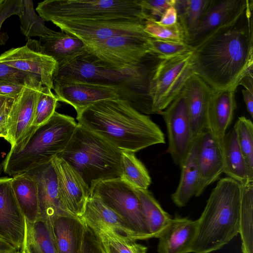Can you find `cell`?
I'll list each match as a JSON object with an SVG mask.
<instances>
[{"label": "cell", "instance_id": "603a6c76", "mask_svg": "<svg viewBox=\"0 0 253 253\" xmlns=\"http://www.w3.org/2000/svg\"><path fill=\"white\" fill-rule=\"evenodd\" d=\"M197 163L199 182L195 197L200 196L223 173V152L207 129L199 136Z\"/></svg>", "mask_w": 253, "mask_h": 253}, {"label": "cell", "instance_id": "9c48e42d", "mask_svg": "<svg viewBox=\"0 0 253 253\" xmlns=\"http://www.w3.org/2000/svg\"><path fill=\"white\" fill-rule=\"evenodd\" d=\"M193 50L159 61L150 79L149 94L154 114L162 112L180 93L194 73Z\"/></svg>", "mask_w": 253, "mask_h": 253}, {"label": "cell", "instance_id": "7dc6e473", "mask_svg": "<svg viewBox=\"0 0 253 253\" xmlns=\"http://www.w3.org/2000/svg\"><path fill=\"white\" fill-rule=\"evenodd\" d=\"M159 25L164 26H171L178 22L177 11L174 6L168 8L162 14L159 20H156Z\"/></svg>", "mask_w": 253, "mask_h": 253}, {"label": "cell", "instance_id": "ba28073f", "mask_svg": "<svg viewBox=\"0 0 253 253\" xmlns=\"http://www.w3.org/2000/svg\"><path fill=\"white\" fill-rule=\"evenodd\" d=\"M58 101L66 103L78 112L103 100L122 99L143 114H154L149 95L130 84L53 80V89Z\"/></svg>", "mask_w": 253, "mask_h": 253}, {"label": "cell", "instance_id": "e575fe53", "mask_svg": "<svg viewBox=\"0 0 253 253\" xmlns=\"http://www.w3.org/2000/svg\"><path fill=\"white\" fill-rule=\"evenodd\" d=\"M23 10L19 16L20 32L28 39L33 37L45 38L52 34L54 31L47 28L44 20L34 9L32 0H22Z\"/></svg>", "mask_w": 253, "mask_h": 253}, {"label": "cell", "instance_id": "681fc988", "mask_svg": "<svg viewBox=\"0 0 253 253\" xmlns=\"http://www.w3.org/2000/svg\"><path fill=\"white\" fill-rule=\"evenodd\" d=\"M18 252L12 245L0 238V253H16Z\"/></svg>", "mask_w": 253, "mask_h": 253}, {"label": "cell", "instance_id": "f907efd6", "mask_svg": "<svg viewBox=\"0 0 253 253\" xmlns=\"http://www.w3.org/2000/svg\"><path fill=\"white\" fill-rule=\"evenodd\" d=\"M100 241V240H99ZM104 253H119L110 245L100 241Z\"/></svg>", "mask_w": 253, "mask_h": 253}, {"label": "cell", "instance_id": "4dcf8cb0", "mask_svg": "<svg viewBox=\"0 0 253 253\" xmlns=\"http://www.w3.org/2000/svg\"><path fill=\"white\" fill-rule=\"evenodd\" d=\"M141 211L152 238H157L171 219L148 190L134 189Z\"/></svg>", "mask_w": 253, "mask_h": 253}, {"label": "cell", "instance_id": "816d5d0a", "mask_svg": "<svg viewBox=\"0 0 253 253\" xmlns=\"http://www.w3.org/2000/svg\"><path fill=\"white\" fill-rule=\"evenodd\" d=\"M9 97H11L0 95V109L3 105L6 100Z\"/></svg>", "mask_w": 253, "mask_h": 253}, {"label": "cell", "instance_id": "f546056e", "mask_svg": "<svg viewBox=\"0 0 253 253\" xmlns=\"http://www.w3.org/2000/svg\"><path fill=\"white\" fill-rule=\"evenodd\" d=\"M13 192L24 216L31 222L39 218V200L36 183L27 173L11 177Z\"/></svg>", "mask_w": 253, "mask_h": 253}, {"label": "cell", "instance_id": "ee69618b", "mask_svg": "<svg viewBox=\"0 0 253 253\" xmlns=\"http://www.w3.org/2000/svg\"><path fill=\"white\" fill-rule=\"evenodd\" d=\"M81 253H104L98 237L86 225Z\"/></svg>", "mask_w": 253, "mask_h": 253}, {"label": "cell", "instance_id": "9a60e30c", "mask_svg": "<svg viewBox=\"0 0 253 253\" xmlns=\"http://www.w3.org/2000/svg\"><path fill=\"white\" fill-rule=\"evenodd\" d=\"M51 162L64 208L70 214L80 217L90 196L88 187L79 173L62 158L56 156Z\"/></svg>", "mask_w": 253, "mask_h": 253}, {"label": "cell", "instance_id": "cb8c5ba5", "mask_svg": "<svg viewBox=\"0 0 253 253\" xmlns=\"http://www.w3.org/2000/svg\"><path fill=\"white\" fill-rule=\"evenodd\" d=\"M197 220L175 217L160 233L157 238L158 253H189L195 240Z\"/></svg>", "mask_w": 253, "mask_h": 253}, {"label": "cell", "instance_id": "7c38bea8", "mask_svg": "<svg viewBox=\"0 0 253 253\" xmlns=\"http://www.w3.org/2000/svg\"><path fill=\"white\" fill-rule=\"evenodd\" d=\"M144 21L138 20H63L52 22L62 31L73 35L85 44L118 36L147 35Z\"/></svg>", "mask_w": 253, "mask_h": 253}, {"label": "cell", "instance_id": "f6af8a7d", "mask_svg": "<svg viewBox=\"0 0 253 253\" xmlns=\"http://www.w3.org/2000/svg\"><path fill=\"white\" fill-rule=\"evenodd\" d=\"M14 98H8L0 109V138L7 140L8 123L10 111Z\"/></svg>", "mask_w": 253, "mask_h": 253}, {"label": "cell", "instance_id": "d4e9b609", "mask_svg": "<svg viewBox=\"0 0 253 253\" xmlns=\"http://www.w3.org/2000/svg\"><path fill=\"white\" fill-rule=\"evenodd\" d=\"M248 0H212L201 23L187 38L193 47L210 33L238 15Z\"/></svg>", "mask_w": 253, "mask_h": 253}, {"label": "cell", "instance_id": "30bf717a", "mask_svg": "<svg viewBox=\"0 0 253 253\" xmlns=\"http://www.w3.org/2000/svg\"><path fill=\"white\" fill-rule=\"evenodd\" d=\"M91 195L99 197L142 240L152 238L134 189L124 180L120 178L100 181L91 190Z\"/></svg>", "mask_w": 253, "mask_h": 253}, {"label": "cell", "instance_id": "bcb514c9", "mask_svg": "<svg viewBox=\"0 0 253 253\" xmlns=\"http://www.w3.org/2000/svg\"><path fill=\"white\" fill-rule=\"evenodd\" d=\"M26 83L21 84L9 82H0V95L15 98L21 92Z\"/></svg>", "mask_w": 253, "mask_h": 253}, {"label": "cell", "instance_id": "f35d334b", "mask_svg": "<svg viewBox=\"0 0 253 253\" xmlns=\"http://www.w3.org/2000/svg\"><path fill=\"white\" fill-rule=\"evenodd\" d=\"M58 102L51 89L43 86L37 101L32 126L38 127L46 123L55 112Z\"/></svg>", "mask_w": 253, "mask_h": 253}, {"label": "cell", "instance_id": "74e56055", "mask_svg": "<svg viewBox=\"0 0 253 253\" xmlns=\"http://www.w3.org/2000/svg\"><path fill=\"white\" fill-rule=\"evenodd\" d=\"M99 240L111 246L119 253H147L146 247L109 230L93 231Z\"/></svg>", "mask_w": 253, "mask_h": 253}, {"label": "cell", "instance_id": "ab89813d", "mask_svg": "<svg viewBox=\"0 0 253 253\" xmlns=\"http://www.w3.org/2000/svg\"><path fill=\"white\" fill-rule=\"evenodd\" d=\"M150 50L160 58L174 57L193 50V47L184 42L165 41L150 38Z\"/></svg>", "mask_w": 253, "mask_h": 253}, {"label": "cell", "instance_id": "b9f144b4", "mask_svg": "<svg viewBox=\"0 0 253 253\" xmlns=\"http://www.w3.org/2000/svg\"><path fill=\"white\" fill-rule=\"evenodd\" d=\"M36 79L40 81V79L34 74L19 71L0 62V83L9 82L25 84Z\"/></svg>", "mask_w": 253, "mask_h": 253}, {"label": "cell", "instance_id": "6da1fadb", "mask_svg": "<svg viewBox=\"0 0 253 253\" xmlns=\"http://www.w3.org/2000/svg\"><path fill=\"white\" fill-rule=\"evenodd\" d=\"M253 0L193 46L194 73L213 90L237 89L253 71Z\"/></svg>", "mask_w": 253, "mask_h": 253}, {"label": "cell", "instance_id": "44dd1931", "mask_svg": "<svg viewBox=\"0 0 253 253\" xmlns=\"http://www.w3.org/2000/svg\"><path fill=\"white\" fill-rule=\"evenodd\" d=\"M236 89L213 90L209 106L206 129L222 152L226 130L232 122L237 107L235 97Z\"/></svg>", "mask_w": 253, "mask_h": 253}, {"label": "cell", "instance_id": "f1b7e54d", "mask_svg": "<svg viewBox=\"0 0 253 253\" xmlns=\"http://www.w3.org/2000/svg\"><path fill=\"white\" fill-rule=\"evenodd\" d=\"M223 173L240 184L253 182L238 144L233 128L226 134L223 150Z\"/></svg>", "mask_w": 253, "mask_h": 253}, {"label": "cell", "instance_id": "c3c4849f", "mask_svg": "<svg viewBox=\"0 0 253 253\" xmlns=\"http://www.w3.org/2000/svg\"><path fill=\"white\" fill-rule=\"evenodd\" d=\"M245 88L242 92L247 111L250 116L253 118V84L245 85Z\"/></svg>", "mask_w": 253, "mask_h": 253}, {"label": "cell", "instance_id": "8d00e7d4", "mask_svg": "<svg viewBox=\"0 0 253 253\" xmlns=\"http://www.w3.org/2000/svg\"><path fill=\"white\" fill-rule=\"evenodd\" d=\"M144 31L150 38L186 42V33L178 20L171 26L160 25L156 22V20H147L144 22Z\"/></svg>", "mask_w": 253, "mask_h": 253}, {"label": "cell", "instance_id": "3957f363", "mask_svg": "<svg viewBox=\"0 0 253 253\" xmlns=\"http://www.w3.org/2000/svg\"><path fill=\"white\" fill-rule=\"evenodd\" d=\"M241 185L228 177L218 180L200 217L192 253H211L239 233Z\"/></svg>", "mask_w": 253, "mask_h": 253}, {"label": "cell", "instance_id": "2e32d148", "mask_svg": "<svg viewBox=\"0 0 253 253\" xmlns=\"http://www.w3.org/2000/svg\"><path fill=\"white\" fill-rule=\"evenodd\" d=\"M25 233V216L11 185V177L0 178V238L20 252Z\"/></svg>", "mask_w": 253, "mask_h": 253}, {"label": "cell", "instance_id": "4fadbf2b", "mask_svg": "<svg viewBox=\"0 0 253 253\" xmlns=\"http://www.w3.org/2000/svg\"><path fill=\"white\" fill-rule=\"evenodd\" d=\"M166 125L168 147L166 152L180 167L195 140L185 100L181 92L162 112Z\"/></svg>", "mask_w": 253, "mask_h": 253}, {"label": "cell", "instance_id": "5b68a950", "mask_svg": "<svg viewBox=\"0 0 253 253\" xmlns=\"http://www.w3.org/2000/svg\"><path fill=\"white\" fill-rule=\"evenodd\" d=\"M121 155L122 150L78 123L67 147L57 156L79 173L90 195L97 183L121 177Z\"/></svg>", "mask_w": 253, "mask_h": 253}, {"label": "cell", "instance_id": "8992f818", "mask_svg": "<svg viewBox=\"0 0 253 253\" xmlns=\"http://www.w3.org/2000/svg\"><path fill=\"white\" fill-rule=\"evenodd\" d=\"M44 21L155 20L139 0H45L36 8Z\"/></svg>", "mask_w": 253, "mask_h": 253}, {"label": "cell", "instance_id": "5bb4252c", "mask_svg": "<svg viewBox=\"0 0 253 253\" xmlns=\"http://www.w3.org/2000/svg\"><path fill=\"white\" fill-rule=\"evenodd\" d=\"M43 85L38 80L27 82L12 105L7 141L14 147L21 142L32 127L36 107Z\"/></svg>", "mask_w": 253, "mask_h": 253}, {"label": "cell", "instance_id": "ffe728a7", "mask_svg": "<svg viewBox=\"0 0 253 253\" xmlns=\"http://www.w3.org/2000/svg\"><path fill=\"white\" fill-rule=\"evenodd\" d=\"M80 218L93 231L109 230L132 240H142L119 214L97 196L91 195L88 198Z\"/></svg>", "mask_w": 253, "mask_h": 253}, {"label": "cell", "instance_id": "e0dca14e", "mask_svg": "<svg viewBox=\"0 0 253 253\" xmlns=\"http://www.w3.org/2000/svg\"><path fill=\"white\" fill-rule=\"evenodd\" d=\"M35 180L39 200V218L52 221L71 214L64 208L59 196L56 172L52 162L27 172Z\"/></svg>", "mask_w": 253, "mask_h": 253}, {"label": "cell", "instance_id": "11a10c76", "mask_svg": "<svg viewBox=\"0 0 253 253\" xmlns=\"http://www.w3.org/2000/svg\"><path fill=\"white\" fill-rule=\"evenodd\" d=\"M20 253H23V252H21V251H20Z\"/></svg>", "mask_w": 253, "mask_h": 253}, {"label": "cell", "instance_id": "d6a6232c", "mask_svg": "<svg viewBox=\"0 0 253 253\" xmlns=\"http://www.w3.org/2000/svg\"><path fill=\"white\" fill-rule=\"evenodd\" d=\"M121 178L132 188L147 190L151 184L150 174L144 164L135 156V153L122 151Z\"/></svg>", "mask_w": 253, "mask_h": 253}, {"label": "cell", "instance_id": "7bdbcfd3", "mask_svg": "<svg viewBox=\"0 0 253 253\" xmlns=\"http://www.w3.org/2000/svg\"><path fill=\"white\" fill-rule=\"evenodd\" d=\"M142 7L153 18L157 20L169 7L174 6L176 0H139Z\"/></svg>", "mask_w": 253, "mask_h": 253}, {"label": "cell", "instance_id": "d590c367", "mask_svg": "<svg viewBox=\"0 0 253 253\" xmlns=\"http://www.w3.org/2000/svg\"><path fill=\"white\" fill-rule=\"evenodd\" d=\"M249 173L253 177V124L244 116L239 117L233 128Z\"/></svg>", "mask_w": 253, "mask_h": 253}, {"label": "cell", "instance_id": "db71d44e", "mask_svg": "<svg viewBox=\"0 0 253 253\" xmlns=\"http://www.w3.org/2000/svg\"><path fill=\"white\" fill-rule=\"evenodd\" d=\"M2 1V0H0V4L1 3V2Z\"/></svg>", "mask_w": 253, "mask_h": 253}, {"label": "cell", "instance_id": "7a4b0ae2", "mask_svg": "<svg viewBox=\"0 0 253 253\" xmlns=\"http://www.w3.org/2000/svg\"><path fill=\"white\" fill-rule=\"evenodd\" d=\"M78 123L122 151L134 153L165 143V135L149 116L122 99L96 102L77 112Z\"/></svg>", "mask_w": 253, "mask_h": 253}, {"label": "cell", "instance_id": "7402d4cb", "mask_svg": "<svg viewBox=\"0 0 253 253\" xmlns=\"http://www.w3.org/2000/svg\"><path fill=\"white\" fill-rule=\"evenodd\" d=\"M184 96L194 139L206 129L207 116L213 89L199 76L193 74L181 92Z\"/></svg>", "mask_w": 253, "mask_h": 253}, {"label": "cell", "instance_id": "60d3db41", "mask_svg": "<svg viewBox=\"0 0 253 253\" xmlns=\"http://www.w3.org/2000/svg\"><path fill=\"white\" fill-rule=\"evenodd\" d=\"M23 10L22 0H2L0 4V30L4 21L13 15L19 16ZM8 38L6 33L0 32V45L5 43Z\"/></svg>", "mask_w": 253, "mask_h": 253}, {"label": "cell", "instance_id": "8fae6325", "mask_svg": "<svg viewBox=\"0 0 253 253\" xmlns=\"http://www.w3.org/2000/svg\"><path fill=\"white\" fill-rule=\"evenodd\" d=\"M53 80L132 85L148 93L149 81L115 71L93 54L87 52L56 70Z\"/></svg>", "mask_w": 253, "mask_h": 253}, {"label": "cell", "instance_id": "52a82bcc", "mask_svg": "<svg viewBox=\"0 0 253 253\" xmlns=\"http://www.w3.org/2000/svg\"><path fill=\"white\" fill-rule=\"evenodd\" d=\"M150 38L147 35L118 36L85 45L88 52L113 70L150 81L161 59L150 50Z\"/></svg>", "mask_w": 253, "mask_h": 253}, {"label": "cell", "instance_id": "ac0fdd59", "mask_svg": "<svg viewBox=\"0 0 253 253\" xmlns=\"http://www.w3.org/2000/svg\"><path fill=\"white\" fill-rule=\"evenodd\" d=\"M0 62L24 72L38 76L44 86L53 89L56 61L51 57L34 51L26 45L12 48L0 55Z\"/></svg>", "mask_w": 253, "mask_h": 253}, {"label": "cell", "instance_id": "f5cc1de1", "mask_svg": "<svg viewBox=\"0 0 253 253\" xmlns=\"http://www.w3.org/2000/svg\"><path fill=\"white\" fill-rule=\"evenodd\" d=\"M1 167L0 166V173L1 172Z\"/></svg>", "mask_w": 253, "mask_h": 253}, {"label": "cell", "instance_id": "83f0119b", "mask_svg": "<svg viewBox=\"0 0 253 253\" xmlns=\"http://www.w3.org/2000/svg\"><path fill=\"white\" fill-rule=\"evenodd\" d=\"M198 149L199 137L195 139L184 162L180 167L179 183L175 192L171 194V199L177 207L185 206L196 195L199 182Z\"/></svg>", "mask_w": 253, "mask_h": 253}, {"label": "cell", "instance_id": "277c9868", "mask_svg": "<svg viewBox=\"0 0 253 253\" xmlns=\"http://www.w3.org/2000/svg\"><path fill=\"white\" fill-rule=\"evenodd\" d=\"M77 126L73 117L55 111L46 123L32 126L21 142L10 148L2 163L4 172L13 177L51 162L66 149Z\"/></svg>", "mask_w": 253, "mask_h": 253}, {"label": "cell", "instance_id": "4316f807", "mask_svg": "<svg viewBox=\"0 0 253 253\" xmlns=\"http://www.w3.org/2000/svg\"><path fill=\"white\" fill-rule=\"evenodd\" d=\"M21 251L24 253H58L52 222L42 218L31 222L25 218Z\"/></svg>", "mask_w": 253, "mask_h": 253}, {"label": "cell", "instance_id": "9f6ffc18", "mask_svg": "<svg viewBox=\"0 0 253 253\" xmlns=\"http://www.w3.org/2000/svg\"><path fill=\"white\" fill-rule=\"evenodd\" d=\"M20 253V252H17V253Z\"/></svg>", "mask_w": 253, "mask_h": 253}, {"label": "cell", "instance_id": "d6986e66", "mask_svg": "<svg viewBox=\"0 0 253 253\" xmlns=\"http://www.w3.org/2000/svg\"><path fill=\"white\" fill-rule=\"evenodd\" d=\"M28 46L32 50L52 57L60 69L88 52L80 39L63 31L56 32L40 41L30 40Z\"/></svg>", "mask_w": 253, "mask_h": 253}, {"label": "cell", "instance_id": "484cf974", "mask_svg": "<svg viewBox=\"0 0 253 253\" xmlns=\"http://www.w3.org/2000/svg\"><path fill=\"white\" fill-rule=\"evenodd\" d=\"M58 253H81L86 225L72 214L59 216L52 221Z\"/></svg>", "mask_w": 253, "mask_h": 253}, {"label": "cell", "instance_id": "1f68e13d", "mask_svg": "<svg viewBox=\"0 0 253 253\" xmlns=\"http://www.w3.org/2000/svg\"><path fill=\"white\" fill-rule=\"evenodd\" d=\"M239 233L243 253H253V182L241 184Z\"/></svg>", "mask_w": 253, "mask_h": 253}, {"label": "cell", "instance_id": "836d02e7", "mask_svg": "<svg viewBox=\"0 0 253 253\" xmlns=\"http://www.w3.org/2000/svg\"><path fill=\"white\" fill-rule=\"evenodd\" d=\"M212 1L176 0L174 6L177 11L178 20L186 33L187 39L201 23Z\"/></svg>", "mask_w": 253, "mask_h": 253}]
</instances>
